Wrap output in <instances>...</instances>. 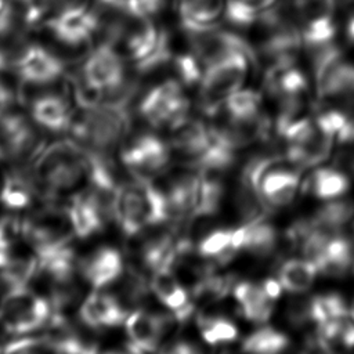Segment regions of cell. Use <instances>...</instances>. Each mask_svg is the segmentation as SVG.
Wrapping results in <instances>:
<instances>
[{"mask_svg": "<svg viewBox=\"0 0 354 354\" xmlns=\"http://www.w3.org/2000/svg\"><path fill=\"white\" fill-rule=\"evenodd\" d=\"M127 59L109 41H101L82 61L73 83L77 105L115 102L129 105L136 84L127 77Z\"/></svg>", "mask_w": 354, "mask_h": 354, "instance_id": "6da1fadb", "label": "cell"}, {"mask_svg": "<svg viewBox=\"0 0 354 354\" xmlns=\"http://www.w3.org/2000/svg\"><path fill=\"white\" fill-rule=\"evenodd\" d=\"M30 167L43 199L68 201L88 187V153L73 138L46 144Z\"/></svg>", "mask_w": 354, "mask_h": 354, "instance_id": "7a4b0ae2", "label": "cell"}, {"mask_svg": "<svg viewBox=\"0 0 354 354\" xmlns=\"http://www.w3.org/2000/svg\"><path fill=\"white\" fill-rule=\"evenodd\" d=\"M112 220L127 238H136L148 227L170 220L165 191L151 180L131 176L123 180L112 199Z\"/></svg>", "mask_w": 354, "mask_h": 354, "instance_id": "3957f363", "label": "cell"}, {"mask_svg": "<svg viewBox=\"0 0 354 354\" xmlns=\"http://www.w3.org/2000/svg\"><path fill=\"white\" fill-rule=\"evenodd\" d=\"M129 131L127 105L101 101L77 105L69 134L88 151L113 155L127 140Z\"/></svg>", "mask_w": 354, "mask_h": 354, "instance_id": "277c9868", "label": "cell"}, {"mask_svg": "<svg viewBox=\"0 0 354 354\" xmlns=\"http://www.w3.org/2000/svg\"><path fill=\"white\" fill-rule=\"evenodd\" d=\"M250 55V51H235L203 69L199 82V105L203 112L213 116L243 87Z\"/></svg>", "mask_w": 354, "mask_h": 354, "instance_id": "5b68a950", "label": "cell"}, {"mask_svg": "<svg viewBox=\"0 0 354 354\" xmlns=\"http://www.w3.org/2000/svg\"><path fill=\"white\" fill-rule=\"evenodd\" d=\"M51 317L53 307L47 296L26 286L6 292L0 326L12 337L29 336L44 330Z\"/></svg>", "mask_w": 354, "mask_h": 354, "instance_id": "8992f818", "label": "cell"}, {"mask_svg": "<svg viewBox=\"0 0 354 354\" xmlns=\"http://www.w3.org/2000/svg\"><path fill=\"white\" fill-rule=\"evenodd\" d=\"M73 239L66 207L61 202L43 199L22 216V241L36 253Z\"/></svg>", "mask_w": 354, "mask_h": 354, "instance_id": "52a82bcc", "label": "cell"}, {"mask_svg": "<svg viewBox=\"0 0 354 354\" xmlns=\"http://www.w3.org/2000/svg\"><path fill=\"white\" fill-rule=\"evenodd\" d=\"M178 79L156 83L142 95L138 104L141 118L155 129H171L187 118L189 102Z\"/></svg>", "mask_w": 354, "mask_h": 354, "instance_id": "ba28073f", "label": "cell"}, {"mask_svg": "<svg viewBox=\"0 0 354 354\" xmlns=\"http://www.w3.org/2000/svg\"><path fill=\"white\" fill-rule=\"evenodd\" d=\"M39 127L17 111H10L0 119V142L10 165H30L43 149L44 140Z\"/></svg>", "mask_w": 354, "mask_h": 354, "instance_id": "9c48e42d", "label": "cell"}, {"mask_svg": "<svg viewBox=\"0 0 354 354\" xmlns=\"http://www.w3.org/2000/svg\"><path fill=\"white\" fill-rule=\"evenodd\" d=\"M119 158L131 176L151 180L169 166L170 148L158 136L141 133L124 141L119 149Z\"/></svg>", "mask_w": 354, "mask_h": 354, "instance_id": "30bf717a", "label": "cell"}, {"mask_svg": "<svg viewBox=\"0 0 354 354\" xmlns=\"http://www.w3.org/2000/svg\"><path fill=\"white\" fill-rule=\"evenodd\" d=\"M44 26L58 43L76 48L90 43L100 32V17L90 3L76 4L48 15Z\"/></svg>", "mask_w": 354, "mask_h": 354, "instance_id": "8fae6325", "label": "cell"}, {"mask_svg": "<svg viewBox=\"0 0 354 354\" xmlns=\"http://www.w3.org/2000/svg\"><path fill=\"white\" fill-rule=\"evenodd\" d=\"M75 238L87 241L102 234L112 220V201L86 188L65 203Z\"/></svg>", "mask_w": 354, "mask_h": 354, "instance_id": "7c38bea8", "label": "cell"}, {"mask_svg": "<svg viewBox=\"0 0 354 354\" xmlns=\"http://www.w3.org/2000/svg\"><path fill=\"white\" fill-rule=\"evenodd\" d=\"M12 69L22 84L43 87L64 76L65 62L46 46L29 43L14 55Z\"/></svg>", "mask_w": 354, "mask_h": 354, "instance_id": "4fadbf2b", "label": "cell"}, {"mask_svg": "<svg viewBox=\"0 0 354 354\" xmlns=\"http://www.w3.org/2000/svg\"><path fill=\"white\" fill-rule=\"evenodd\" d=\"M293 12L301 41L311 47L332 41L336 32V0H295Z\"/></svg>", "mask_w": 354, "mask_h": 354, "instance_id": "5bb4252c", "label": "cell"}, {"mask_svg": "<svg viewBox=\"0 0 354 354\" xmlns=\"http://www.w3.org/2000/svg\"><path fill=\"white\" fill-rule=\"evenodd\" d=\"M173 321H176L174 317L142 307L130 310L123 324L126 344L138 354H153L160 348V342L167 335Z\"/></svg>", "mask_w": 354, "mask_h": 354, "instance_id": "9a60e30c", "label": "cell"}, {"mask_svg": "<svg viewBox=\"0 0 354 354\" xmlns=\"http://www.w3.org/2000/svg\"><path fill=\"white\" fill-rule=\"evenodd\" d=\"M127 314L126 306L108 289H93L77 307V319L93 332H108L123 326Z\"/></svg>", "mask_w": 354, "mask_h": 354, "instance_id": "2e32d148", "label": "cell"}, {"mask_svg": "<svg viewBox=\"0 0 354 354\" xmlns=\"http://www.w3.org/2000/svg\"><path fill=\"white\" fill-rule=\"evenodd\" d=\"M41 198L30 165H10L0 178V207L8 213L28 212Z\"/></svg>", "mask_w": 354, "mask_h": 354, "instance_id": "e0dca14e", "label": "cell"}, {"mask_svg": "<svg viewBox=\"0 0 354 354\" xmlns=\"http://www.w3.org/2000/svg\"><path fill=\"white\" fill-rule=\"evenodd\" d=\"M184 29L189 50L205 68L235 51L252 53L249 44L231 32H224L213 26H191Z\"/></svg>", "mask_w": 354, "mask_h": 354, "instance_id": "ac0fdd59", "label": "cell"}, {"mask_svg": "<svg viewBox=\"0 0 354 354\" xmlns=\"http://www.w3.org/2000/svg\"><path fill=\"white\" fill-rule=\"evenodd\" d=\"M123 253L112 245H100L79 261L82 281L91 289H109L126 270Z\"/></svg>", "mask_w": 354, "mask_h": 354, "instance_id": "d6986e66", "label": "cell"}, {"mask_svg": "<svg viewBox=\"0 0 354 354\" xmlns=\"http://www.w3.org/2000/svg\"><path fill=\"white\" fill-rule=\"evenodd\" d=\"M299 183L300 169L286 156H275L260 181V195L270 209L282 207L293 201Z\"/></svg>", "mask_w": 354, "mask_h": 354, "instance_id": "ffe728a7", "label": "cell"}, {"mask_svg": "<svg viewBox=\"0 0 354 354\" xmlns=\"http://www.w3.org/2000/svg\"><path fill=\"white\" fill-rule=\"evenodd\" d=\"M29 116L40 130L64 134L71 131L76 109L65 95L51 91L39 94L30 101Z\"/></svg>", "mask_w": 354, "mask_h": 354, "instance_id": "44dd1931", "label": "cell"}, {"mask_svg": "<svg viewBox=\"0 0 354 354\" xmlns=\"http://www.w3.org/2000/svg\"><path fill=\"white\" fill-rule=\"evenodd\" d=\"M149 286L156 299L173 313L177 322H184L191 317L194 304L188 300V293L177 279L174 270L163 268L152 272Z\"/></svg>", "mask_w": 354, "mask_h": 354, "instance_id": "7402d4cb", "label": "cell"}, {"mask_svg": "<svg viewBox=\"0 0 354 354\" xmlns=\"http://www.w3.org/2000/svg\"><path fill=\"white\" fill-rule=\"evenodd\" d=\"M176 248L177 239L174 238V234L170 231H160L141 242L138 257L142 267L151 274L163 268L173 270L177 254Z\"/></svg>", "mask_w": 354, "mask_h": 354, "instance_id": "603a6c76", "label": "cell"}, {"mask_svg": "<svg viewBox=\"0 0 354 354\" xmlns=\"http://www.w3.org/2000/svg\"><path fill=\"white\" fill-rule=\"evenodd\" d=\"M170 130L173 148L185 155L189 162L198 158L212 142L210 130L201 120L189 119L188 116Z\"/></svg>", "mask_w": 354, "mask_h": 354, "instance_id": "cb8c5ba5", "label": "cell"}, {"mask_svg": "<svg viewBox=\"0 0 354 354\" xmlns=\"http://www.w3.org/2000/svg\"><path fill=\"white\" fill-rule=\"evenodd\" d=\"M333 140L335 138L332 136L326 134L317 124L314 133L306 141L300 144L289 145L285 156L292 165H295L299 169L315 166L328 159L332 149Z\"/></svg>", "mask_w": 354, "mask_h": 354, "instance_id": "d4e9b609", "label": "cell"}, {"mask_svg": "<svg viewBox=\"0 0 354 354\" xmlns=\"http://www.w3.org/2000/svg\"><path fill=\"white\" fill-rule=\"evenodd\" d=\"M353 243L343 235L337 234L329 239L322 256L315 263V267L318 274L328 277H342L353 264Z\"/></svg>", "mask_w": 354, "mask_h": 354, "instance_id": "484cf974", "label": "cell"}, {"mask_svg": "<svg viewBox=\"0 0 354 354\" xmlns=\"http://www.w3.org/2000/svg\"><path fill=\"white\" fill-rule=\"evenodd\" d=\"M227 0H180L178 11L184 28L212 26L225 14Z\"/></svg>", "mask_w": 354, "mask_h": 354, "instance_id": "4316f807", "label": "cell"}, {"mask_svg": "<svg viewBox=\"0 0 354 354\" xmlns=\"http://www.w3.org/2000/svg\"><path fill=\"white\" fill-rule=\"evenodd\" d=\"M348 189L347 177L335 169L324 167L313 171L303 184V191L319 199H333L346 194Z\"/></svg>", "mask_w": 354, "mask_h": 354, "instance_id": "83f0119b", "label": "cell"}, {"mask_svg": "<svg viewBox=\"0 0 354 354\" xmlns=\"http://www.w3.org/2000/svg\"><path fill=\"white\" fill-rule=\"evenodd\" d=\"M318 270L315 264L307 259H290L281 264L278 271V281L282 288L292 293H303L313 285Z\"/></svg>", "mask_w": 354, "mask_h": 354, "instance_id": "f1b7e54d", "label": "cell"}, {"mask_svg": "<svg viewBox=\"0 0 354 354\" xmlns=\"http://www.w3.org/2000/svg\"><path fill=\"white\" fill-rule=\"evenodd\" d=\"M113 286L118 288L115 295L129 311L137 308L151 292V286L145 275L133 266H126L123 275Z\"/></svg>", "mask_w": 354, "mask_h": 354, "instance_id": "f546056e", "label": "cell"}, {"mask_svg": "<svg viewBox=\"0 0 354 354\" xmlns=\"http://www.w3.org/2000/svg\"><path fill=\"white\" fill-rule=\"evenodd\" d=\"M354 214V202L351 199L332 201L321 206L310 218L311 223L330 234H340L342 228Z\"/></svg>", "mask_w": 354, "mask_h": 354, "instance_id": "4dcf8cb0", "label": "cell"}, {"mask_svg": "<svg viewBox=\"0 0 354 354\" xmlns=\"http://www.w3.org/2000/svg\"><path fill=\"white\" fill-rule=\"evenodd\" d=\"M245 227L246 230L242 249L257 257H267L274 252L278 242V235L277 230L271 224L266 223L264 220H259L245 224Z\"/></svg>", "mask_w": 354, "mask_h": 354, "instance_id": "1f68e13d", "label": "cell"}, {"mask_svg": "<svg viewBox=\"0 0 354 354\" xmlns=\"http://www.w3.org/2000/svg\"><path fill=\"white\" fill-rule=\"evenodd\" d=\"M289 339L274 328H260L242 342L245 354H282Z\"/></svg>", "mask_w": 354, "mask_h": 354, "instance_id": "d6a6232c", "label": "cell"}, {"mask_svg": "<svg viewBox=\"0 0 354 354\" xmlns=\"http://www.w3.org/2000/svg\"><path fill=\"white\" fill-rule=\"evenodd\" d=\"M348 313L350 308L344 299L337 293L319 295L310 300V318L317 324V326L343 318Z\"/></svg>", "mask_w": 354, "mask_h": 354, "instance_id": "836d02e7", "label": "cell"}, {"mask_svg": "<svg viewBox=\"0 0 354 354\" xmlns=\"http://www.w3.org/2000/svg\"><path fill=\"white\" fill-rule=\"evenodd\" d=\"M235 286L232 275H214L206 274L199 278L192 288V297L199 303H212L225 297Z\"/></svg>", "mask_w": 354, "mask_h": 354, "instance_id": "e575fe53", "label": "cell"}, {"mask_svg": "<svg viewBox=\"0 0 354 354\" xmlns=\"http://www.w3.org/2000/svg\"><path fill=\"white\" fill-rule=\"evenodd\" d=\"M198 326L202 337L209 344L230 343L238 337L236 326L227 318L218 315H198Z\"/></svg>", "mask_w": 354, "mask_h": 354, "instance_id": "d590c367", "label": "cell"}, {"mask_svg": "<svg viewBox=\"0 0 354 354\" xmlns=\"http://www.w3.org/2000/svg\"><path fill=\"white\" fill-rule=\"evenodd\" d=\"M277 0H227L225 17L236 25H250L267 12Z\"/></svg>", "mask_w": 354, "mask_h": 354, "instance_id": "8d00e7d4", "label": "cell"}, {"mask_svg": "<svg viewBox=\"0 0 354 354\" xmlns=\"http://www.w3.org/2000/svg\"><path fill=\"white\" fill-rule=\"evenodd\" d=\"M224 109L236 119H248L261 115V95L253 90L241 88L224 104Z\"/></svg>", "mask_w": 354, "mask_h": 354, "instance_id": "74e56055", "label": "cell"}, {"mask_svg": "<svg viewBox=\"0 0 354 354\" xmlns=\"http://www.w3.org/2000/svg\"><path fill=\"white\" fill-rule=\"evenodd\" d=\"M232 232L234 230H216L207 234L198 245V253L202 257H213L217 259L223 253L228 250H234L238 253L235 248H232Z\"/></svg>", "mask_w": 354, "mask_h": 354, "instance_id": "f35d334b", "label": "cell"}, {"mask_svg": "<svg viewBox=\"0 0 354 354\" xmlns=\"http://www.w3.org/2000/svg\"><path fill=\"white\" fill-rule=\"evenodd\" d=\"M1 354H55L51 344L43 336H19L3 346Z\"/></svg>", "mask_w": 354, "mask_h": 354, "instance_id": "ab89813d", "label": "cell"}, {"mask_svg": "<svg viewBox=\"0 0 354 354\" xmlns=\"http://www.w3.org/2000/svg\"><path fill=\"white\" fill-rule=\"evenodd\" d=\"M232 292H234V297L236 299L241 310L264 303L267 300H271L267 296V293L264 292L263 286L253 283V282H238V283H235Z\"/></svg>", "mask_w": 354, "mask_h": 354, "instance_id": "60d3db41", "label": "cell"}, {"mask_svg": "<svg viewBox=\"0 0 354 354\" xmlns=\"http://www.w3.org/2000/svg\"><path fill=\"white\" fill-rule=\"evenodd\" d=\"M124 3L126 10L131 15L149 19L158 15L166 6V0H124Z\"/></svg>", "mask_w": 354, "mask_h": 354, "instance_id": "b9f144b4", "label": "cell"}, {"mask_svg": "<svg viewBox=\"0 0 354 354\" xmlns=\"http://www.w3.org/2000/svg\"><path fill=\"white\" fill-rule=\"evenodd\" d=\"M241 311H242V315L252 322H266L274 311V304H272V300H267L264 303H260L248 308H242Z\"/></svg>", "mask_w": 354, "mask_h": 354, "instance_id": "7bdbcfd3", "label": "cell"}, {"mask_svg": "<svg viewBox=\"0 0 354 354\" xmlns=\"http://www.w3.org/2000/svg\"><path fill=\"white\" fill-rule=\"evenodd\" d=\"M15 101V94L11 86L4 80L3 75L0 73V119L12 111V105Z\"/></svg>", "mask_w": 354, "mask_h": 354, "instance_id": "ee69618b", "label": "cell"}, {"mask_svg": "<svg viewBox=\"0 0 354 354\" xmlns=\"http://www.w3.org/2000/svg\"><path fill=\"white\" fill-rule=\"evenodd\" d=\"M156 354H202L201 350L188 342H176L156 351Z\"/></svg>", "mask_w": 354, "mask_h": 354, "instance_id": "f6af8a7d", "label": "cell"}, {"mask_svg": "<svg viewBox=\"0 0 354 354\" xmlns=\"http://www.w3.org/2000/svg\"><path fill=\"white\" fill-rule=\"evenodd\" d=\"M84 3H88V0H40V4L46 12V18L58 10Z\"/></svg>", "mask_w": 354, "mask_h": 354, "instance_id": "bcb514c9", "label": "cell"}, {"mask_svg": "<svg viewBox=\"0 0 354 354\" xmlns=\"http://www.w3.org/2000/svg\"><path fill=\"white\" fill-rule=\"evenodd\" d=\"M264 292L267 293V296L271 299V300H277L281 293H282V285L279 281L277 279H272V278H268V279H264L263 283H261Z\"/></svg>", "mask_w": 354, "mask_h": 354, "instance_id": "7dc6e473", "label": "cell"}, {"mask_svg": "<svg viewBox=\"0 0 354 354\" xmlns=\"http://www.w3.org/2000/svg\"><path fill=\"white\" fill-rule=\"evenodd\" d=\"M100 354H138L134 350H131L127 344L124 347H108V348H101Z\"/></svg>", "mask_w": 354, "mask_h": 354, "instance_id": "c3c4849f", "label": "cell"}, {"mask_svg": "<svg viewBox=\"0 0 354 354\" xmlns=\"http://www.w3.org/2000/svg\"><path fill=\"white\" fill-rule=\"evenodd\" d=\"M347 35H348V37L351 39V41H354V14H353V17L348 19V24H347Z\"/></svg>", "mask_w": 354, "mask_h": 354, "instance_id": "681fc988", "label": "cell"}, {"mask_svg": "<svg viewBox=\"0 0 354 354\" xmlns=\"http://www.w3.org/2000/svg\"><path fill=\"white\" fill-rule=\"evenodd\" d=\"M6 289L4 286L0 283V311H1V306H3V300H4V296H6Z\"/></svg>", "mask_w": 354, "mask_h": 354, "instance_id": "f907efd6", "label": "cell"}, {"mask_svg": "<svg viewBox=\"0 0 354 354\" xmlns=\"http://www.w3.org/2000/svg\"><path fill=\"white\" fill-rule=\"evenodd\" d=\"M6 160V153H4V149L1 147V142H0V165Z\"/></svg>", "mask_w": 354, "mask_h": 354, "instance_id": "816d5d0a", "label": "cell"}, {"mask_svg": "<svg viewBox=\"0 0 354 354\" xmlns=\"http://www.w3.org/2000/svg\"><path fill=\"white\" fill-rule=\"evenodd\" d=\"M350 311H351V314H353V315H354V301H353V306H351V307H350Z\"/></svg>", "mask_w": 354, "mask_h": 354, "instance_id": "f5cc1de1", "label": "cell"}, {"mask_svg": "<svg viewBox=\"0 0 354 354\" xmlns=\"http://www.w3.org/2000/svg\"><path fill=\"white\" fill-rule=\"evenodd\" d=\"M1 353H3V346L0 344V354H1Z\"/></svg>", "mask_w": 354, "mask_h": 354, "instance_id": "db71d44e", "label": "cell"}]
</instances>
